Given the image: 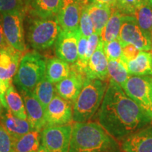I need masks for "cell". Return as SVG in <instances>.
<instances>
[{
    "label": "cell",
    "mask_w": 152,
    "mask_h": 152,
    "mask_svg": "<svg viewBox=\"0 0 152 152\" xmlns=\"http://www.w3.org/2000/svg\"><path fill=\"white\" fill-rule=\"evenodd\" d=\"M97 121L110 135L121 140L144 128L151 119L125 94L122 87L109 79Z\"/></svg>",
    "instance_id": "cell-1"
},
{
    "label": "cell",
    "mask_w": 152,
    "mask_h": 152,
    "mask_svg": "<svg viewBox=\"0 0 152 152\" xmlns=\"http://www.w3.org/2000/svg\"><path fill=\"white\" fill-rule=\"evenodd\" d=\"M117 142L97 123L75 122L72 127L68 152H111Z\"/></svg>",
    "instance_id": "cell-2"
},
{
    "label": "cell",
    "mask_w": 152,
    "mask_h": 152,
    "mask_svg": "<svg viewBox=\"0 0 152 152\" xmlns=\"http://www.w3.org/2000/svg\"><path fill=\"white\" fill-rule=\"evenodd\" d=\"M107 86L105 80L85 79L83 88L73 103V121L87 122L92 118L101 106Z\"/></svg>",
    "instance_id": "cell-3"
},
{
    "label": "cell",
    "mask_w": 152,
    "mask_h": 152,
    "mask_svg": "<svg viewBox=\"0 0 152 152\" xmlns=\"http://www.w3.org/2000/svg\"><path fill=\"white\" fill-rule=\"evenodd\" d=\"M29 22L27 39L30 46L35 50H46L56 43L61 31L56 16H34Z\"/></svg>",
    "instance_id": "cell-4"
},
{
    "label": "cell",
    "mask_w": 152,
    "mask_h": 152,
    "mask_svg": "<svg viewBox=\"0 0 152 152\" xmlns=\"http://www.w3.org/2000/svg\"><path fill=\"white\" fill-rule=\"evenodd\" d=\"M47 61L36 52H28L22 56L14 83L20 91H33L45 76Z\"/></svg>",
    "instance_id": "cell-5"
},
{
    "label": "cell",
    "mask_w": 152,
    "mask_h": 152,
    "mask_svg": "<svg viewBox=\"0 0 152 152\" xmlns=\"http://www.w3.org/2000/svg\"><path fill=\"white\" fill-rule=\"evenodd\" d=\"M123 90L152 121V76L129 75Z\"/></svg>",
    "instance_id": "cell-6"
},
{
    "label": "cell",
    "mask_w": 152,
    "mask_h": 152,
    "mask_svg": "<svg viewBox=\"0 0 152 152\" xmlns=\"http://www.w3.org/2000/svg\"><path fill=\"white\" fill-rule=\"evenodd\" d=\"M26 11L2 14V25L6 39L11 47L20 52L26 50L24 23Z\"/></svg>",
    "instance_id": "cell-7"
},
{
    "label": "cell",
    "mask_w": 152,
    "mask_h": 152,
    "mask_svg": "<svg viewBox=\"0 0 152 152\" xmlns=\"http://www.w3.org/2000/svg\"><path fill=\"white\" fill-rule=\"evenodd\" d=\"M117 38L122 47L131 44L139 50L147 52L151 50L152 47V39L142 30L131 15L125 16Z\"/></svg>",
    "instance_id": "cell-8"
},
{
    "label": "cell",
    "mask_w": 152,
    "mask_h": 152,
    "mask_svg": "<svg viewBox=\"0 0 152 152\" xmlns=\"http://www.w3.org/2000/svg\"><path fill=\"white\" fill-rule=\"evenodd\" d=\"M72 125L46 127L41 132V144L49 152H68Z\"/></svg>",
    "instance_id": "cell-9"
},
{
    "label": "cell",
    "mask_w": 152,
    "mask_h": 152,
    "mask_svg": "<svg viewBox=\"0 0 152 152\" xmlns=\"http://www.w3.org/2000/svg\"><path fill=\"white\" fill-rule=\"evenodd\" d=\"M73 104L56 94L45 109V127L71 124Z\"/></svg>",
    "instance_id": "cell-10"
},
{
    "label": "cell",
    "mask_w": 152,
    "mask_h": 152,
    "mask_svg": "<svg viewBox=\"0 0 152 152\" xmlns=\"http://www.w3.org/2000/svg\"><path fill=\"white\" fill-rule=\"evenodd\" d=\"M86 76L74 64L71 65V73L67 77L56 83V92L58 96L73 104L83 88Z\"/></svg>",
    "instance_id": "cell-11"
},
{
    "label": "cell",
    "mask_w": 152,
    "mask_h": 152,
    "mask_svg": "<svg viewBox=\"0 0 152 152\" xmlns=\"http://www.w3.org/2000/svg\"><path fill=\"white\" fill-rule=\"evenodd\" d=\"M80 33L77 31H64L61 30L55 43V53L58 58L70 65L77 61V42Z\"/></svg>",
    "instance_id": "cell-12"
},
{
    "label": "cell",
    "mask_w": 152,
    "mask_h": 152,
    "mask_svg": "<svg viewBox=\"0 0 152 152\" xmlns=\"http://www.w3.org/2000/svg\"><path fill=\"white\" fill-rule=\"evenodd\" d=\"M123 152H152V126L146 127L123 139Z\"/></svg>",
    "instance_id": "cell-13"
},
{
    "label": "cell",
    "mask_w": 152,
    "mask_h": 152,
    "mask_svg": "<svg viewBox=\"0 0 152 152\" xmlns=\"http://www.w3.org/2000/svg\"><path fill=\"white\" fill-rule=\"evenodd\" d=\"M24 101L27 119L33 130L42 131L45 127V109L32 91H20Z\"/></svg>",
    "instance_id": "cell-14"
},
{
    "label": "cell",
    "mask_w": 152,
    "mask_h": 152,
    "mask_svg": "<svg viewBox=\"0 0 152 152\" xmlns=\"http://www.w3.org/2000/svg\"><path fill=\"white\" fill-rule=\"evenodd\" d=\"M82 6L76 0H63L57 14L58 23L64 31L79 30Z\"/></svg>",
    "instance_id": "cell-15"
},
{
    "label": "cell",
    "mask_w": 152,
    "mask_h": 152,
    "mask_svg": "<svg viewBox=\"0 0 152 152\" xmlns=\"http://www.w3.org/2000/svg\"><path fill=\"white\" fill-rule=\"evenodd\" d=\"M108 61L104 51V43L99 39L97 47L91 56L84 72L87 78L98 79L102 80H109Z\"/></svg>",
    "instance_id": "cell-16"
},
{
    "label": "cell",
    "mask_w": 152,
    "mask_h": 152,
    "mask_svg": "<svg viewBox=\"0 0 152 152\" xmlns=\"http://www.w3.org/2000/svg\"><path fill=\"white\" fill-rule=\"evenodd\" d=\"M22 58V52L16 49L0 52V80L9 87L12 83Z\"/></svg>",
    "instance_id": "cell-17"
},
{
    "label": "cell",
    "mask_w": 152,
    "mask_h": 152,
    "mask_svg": "<svg viewBox=\"0 0 152 152\" xmlns=\"http://www.w3.org/2000/svg\"><path fill=\"white\" fill-rule=\"evenodd\" d=\"M0 123L9 133L13 140L18 139L33 130L28 121L14 115L9 109H4L3 113L0 115Z\"/></svg>",
    "instance_id": "cell-18"
},
{
    "label": "cell",
    "mask_w": 152,
    "mask_h": 152,
    "mask_svg": "<svg viewBox=\"0 0 152 152\" xmlns=\"http://www.w3.org/2000/svg\"><path fill=\"white\" fill-rule=\"evenodd\" d=\"M125 15L117 7H112L111 16L99 35L101 41L105 43L116 39Z\"/></svg>",
    "instance_id": "cell-19"
},
{
    "label": "cell",
    "mask_w": 152,
    "mask_h": 152,
    "mask_svg": "<svg viewBox=\"0 0 152 152\" xmlns=\"http://www.w3.org/2000/svg\"><path fill=\"white\" fill-rule=\"evenodd\" d=\"M130 75L152 76V56L150 52L140 51L134 59L125 63Z\"/></svg>",
    "instance_id": "cell-20"
},
{
    "label": "cell",
    "mask_w": 152,
    "mask_h": 152,
    "mask_svg": "<svg viewBox=\"0 0 152 152\" xmlns=\"http://www.w3.org/2000/svg\"><path fill=\"white\" fill-rule=\"evenodd\" d=\"M63 0H31L28 7L33 16L46 18L56 16Z\"/></svg>",
    "instance_id": "cell-21"
},
{
    "label": "cell",
    "mask_w": 152,
    "mask_h": 152,
    "mask_svg": "<svg viewBox=\"0 0 152 152\" xmlns=\"http://www.w3.org/2000/svg\"><path fill=\"white\" fill-rule=\"evenodd\" d=\"M71 73V65L59 58H52L47 61L45 77L51 83L56 84L66 77Z\"/></svg>",
    "instance_id": "cell-22"
},
{
    "label": "cell",
    "mask_w": 152,
    "mask_h": 152,
    "mask_svg": "<svg viewBox=\"0 0 152 152\" xmlns=\"http://www.w3.org/2000/svg\"><path fill=\"white\" fill-rule=\"evenodd\" d=\"M86 7L94 26V32L99 35L111 16L112 7L95 3L89 4Z\"/></svg>",
    "instance_id": "cell-23"
},
{
    "label": "cell",
    "mask_w": 152,
    "mask_h": 152,
    "mask_svg": "<svg viewBox=\"0 0 152 152\" xmlns=\"http://www.w3.org/2000/svg\"><path fill=\"white\" fill-rule=\"evenodd\" d=\"M131 16H134L142 30L152 39V2L142 0L135 7Z\"/></svg>",
    "instance_id": "cell-24"
},
{
    "label": "cell",
    "mask_w": 152,
    "mask_h": 152,
    "mask_svg": "<svg viewBox=\"0 0 152 152\" xmlns=\"http://www.w3.org/2000/svg\"><path fill=\"white\" fill-rule=\"evenodd\" d=\"M41 145V131L32 130L14 140V152H37Z\"/></svg>",
    "instance_id": "cell-25"
},
{
    "label": "cell",
    "mask_w": 152,
    "mask_h": 152,
    "mask_svg": "<svg viewBox=\"0 0 152 152\" xmlns=\"http://www.w3.org/2000/svg\"><path fill=\"white\" fill-rule=\"evenodd\" d=\"M5 97L7 106L11 113L18 118L27 120L23 99L16 90L13 83H11L7 88Z\"/></svg>",
    "instance_id": "cell-26"
},
{
    "label": "cell",
    "mask_w": 152,
    "mask_h": 152,
    "mask_svg": "<svg viewBox=\"0 0 152 152\" xmlns=\"http://www.w3.org/2000/svg\"><path fill=\"white\" fill-rule=\"evenodd\" d=\"M37 100L46 109L48 104L56 95V87L46 77H44L32 91Z\"/></svg>",
    "instance_id": "cell-27"
},
{
    "label": "cell",
    "mask_w": 152,
    "mask_h": 152,
    "mask_svg": "<svg viewBox=\"0 0 152 152\" xmlns=\"http://www.w3.org/2000/svg\"><path fill=\"white\" fill-rule=\"evenodd\" d=\"M109 79L115 81L123 88L129 77L126 65L121 60L109 61L107 66Z\"/></svg>",
    "instance_id": "cell-28"
},
{
    "label": "cell",
    "mask_w": 152,
    "mask_h": 152,
    "mask_svg": "<svg viewBox=\"0 0 152 152\" xmlns=\"http://www.w3.org/2000/svg\"><path fill=\"white\" fill-rule=\"evenodd\" d=\"M79 31L80 35L87 38H88L94 33V26H93L92 19L88 14L86 6L82 7L79 23Z\"/></svg>",
    "instance_id": "cell-29"
},
{
    "label": "cell",
    "mask_w": 152,
    "mask_h": 152,
    "mask_svg": "<svg viewBox=\"0 0 152 152\" xmlns=\"http://www.w3.org/2000/svg\"><path fill=\"white\" fill-rule=\"evenodd\" d=\"M26 0H0V14L26 11L27 9Z\"/></svg>",
    "instance_id": "cell-30"
},
{
    "label": "cell",
    "mask_w": 152,
    "mask_h": 152,
    "mask_svg": "<svg viewBox=\"0 0 152 152\" xmlns=\"http://www.w3.org/2000/svg\"><path fill=\"white\" fill-rule=\"evenodd\" d=\"M104 51L108 61L119 60L122 56V46L118 38L104 43Z\"/></svg>",
    "instance_id": "cell-31"
},
{
    "label": "cell",
    "mask_w": 152,
    "mask_h": 152,
    "mask_svg": "<svg viewBox=\"0 0 152 152\" xmlns=\"http://www.w3.org/2000/svg\"><path fill=\"white\" fill-rule=\"evenodd\" d=\"M0 152H14V140L0 123Z\"/></svg>",
    "instance_id": "cell-32"
},
{
    "label": "cell",
    "mask_w": 152,
    "mask_h": 152,
    "mask_svg": "<svg viewBox=\"0 0 152 152\" xmlns=\"http://www.w3.org/2000/svg\"><path fill=\"white\" fill-rule=\"evenodd\" d=\"M142 0H116L115 7L121 10L123 14L132 15L135 7Z\"/></svg>",
    "instance_id": "cell-33"
},
{
    "label": "cell",
    "mask_w": 152,
    "mask_h": 152,
    "mask_svg": "<svg viewBox=\"0 0 152 152\" xmlns=\"http://www.w3.org/2000/svg\"><path fill=\"white\" fill-rule=\"evenodd\" d=\"M140 52V50H139L135 46L131 44H128L122 47V56L120 60L122 61L125 64V63L128 62V61L134 59Z\"/></svg>",
    "instance_id": "cell-34"
},
{
    "label": "cell",
    "mask_w": 152,
    "mask_h": 152,
    "mask_svg": "<svg viewBox=\"0 0 152 152\" xmlns=\"http://www.w3.org/2000/svg\"><path fill=\"white\" fill-rule=\"evenodd\" d=\"M99 41V35L97 33H93L90 37L87 38V60H90L91 56L97 47Z\"/></svg>",
    "instance_id": "cell-35"
},
{
    "label": "cell",
    "mask_w": 152,
    "mask_h": 152,
    "mask_svg": "<svg viewBox=\"0 0 152 152\" xmlns=\"http://www.w3.org/2000/svg\"><path fill=\"white\" fill-rule=\"evenodd\" d=\"M14 49L7 42L4 33L2 25V15L0 14V52L2 51H11Z\"/></svg>",
    "instance_id": "cell-36"
},
{
    "label": "cell",
    "mask_w": 152,
    "mask_h": 152,
    "mask_svg": "<svg viewBox=\"0 0 152 152\" xmlns=\"http://www.w3.org/2000/svg\"><path fill=\"white\" fill-rule=\"evenodd\" d=\"M8 86L4 82L0 80V100H1L2 105L5 109H8V106H7V102H6V92H7Z\"/></svg>",
    "instance_id": "cell-37"
},
{
    "label": "cell",
    "mask_w": 152,
    "mask_h": 152,
    "mask_svg": "<svg viewBox=\"0 0 152 152\" xmlns=\"http://www.w3.org/2000/svg\"><path fill=\"white\" fill-rule=\"evenodd\" d=\"M95 3L98 4L109 6L110 7H115L116 0H89V4Z\"/></svg>",
    "instance_id": "cell-38"
},
{
    "label": "cell",
    "mask_w": 152,
    "mask_h": 152,
    "mask_svg": "<svg viewBox=\"0 0 152 152\" xmlns=\"http://www.w3.org/2000/svg\"><path fill=\"white\" fill-rule=\"evenodd\" d=\"M76 1L80 4L82 7H84V6L89 4V0H76Z\"/></svg>",
    "instance_id": "cell-39"
},
{
    "label": "cell",
    "mask_w": 152,
    "mask_h": 152,
    "mask_svg": "<svg viewBox=\"0 0 152 152\" xmlns=\"http://www.w3.org/2000/svg\"><path fill=\"white\" fill-rule=\"evenodd\" d=\"M37 152H49V151H47V150L41 144L40 147H39V149H38Z\"/></svg>",
    "instance_id": "cell-40"
},
{
    "label": "cell",
    "mask_w": 152,
    "mask_h": 152,
    "mask_svg": "<svg viewBox=\"0 0 152 152\" xmlns=\"http://www.w3.org/2000/svg\"><path fill=\"white\" fill-rule=\"evenodd\" d=\"M4 110V106L2 105V103H1V100H0V115H1V114L3 113Z\"/></svg>",
    "instance_id": "cell-41"
},
{
    "label": "cell",
    "mask_w": 152,
    "mask_h": 152,
    "mask_svg": "<svg viewBox=\"0 0 152 152\" xmlns=\"http://www.w3.org/2000/svg\"><path fill=\"white\" fill-rule=\"evenodd\" d=\"M111 152H122V151L119 149V148H118V149L113 150V151H112Z\"/></svg>",
    "instance_id": "cell-42"
},
{
    "label": "cell",
    "mask_w": 152,
    "mask_h": 152,
    "mask_svg": "<svg viewBox=\"0 0 152 152\" xmlns=\"http://www.w3.org/2000/svg\"><path fill=\"white\" fill-rule=\"evenodd\" d=\"M30 1H31V0H26V4H27V7H28V5H29Z\"/></svg>",
    "instance_id": "cell-43"
},
{
    "label": "cell",
    "mask_w": 152,
    "mask_h": 152,
    "mask_svg": "<svg viewBox=\"0 0 152 152\" xmlns=\"http://www.w3.org/2000/svg\"><path fill=\"white\" fill-rule=\"evenodd\" d=\"M150 51H151V52H150V54H151V56H152V47H151V50H150Z\"/></svg>",
    "instance_id": "cell-44"
},
{
    "label": "cell",
    "mask_w": 152,
    "mask_h": 152,
    "mask_svg": "<svg viewBox=\"0 0 152 152\" xmlns=\"http://www.w3.org/2000/svg\"><path fill=\"white\" fill-rule=\"evenodd\" d=\"M147 1H151V2H152V0H147Z\"/></svg>",
    "instance_id": "cell-45"
},
{
    "label": "cell",
    "mask_w": 152,
    "mask_h": 152,
    "mask_svg": "<svg viewBox=\"0 0 152 152\" xmlns=\"http://www.w3.org/2000/svg\"><path fill=\"white\" fill-rule=\"evenodd\" d=\"M151 37H152V32H151Z\"/></svg>",
    "instance_id": "cell-46"
}]
</instances>
